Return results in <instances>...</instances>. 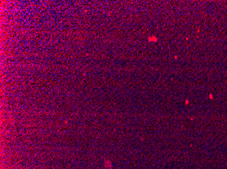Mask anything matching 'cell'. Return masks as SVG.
I'll use <instances>...</instances> for the list:
<instances>
[]
</instances>
